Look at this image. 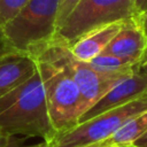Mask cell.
<instances>
[{
  "label": "cell",
  "instance_id": "obj_16",
  "mask_svg": "<svg viewBox=\"0 0 147 147\" xmlns=\"http://www.w3.org/2000/svg\"><path fill=\"white\" fill-rule=\"evenodd\" d=\"M21 142L22 141L18 140L17 142H15L10 147H53V142H47V141H44V140H42V142H38V144H34V145H29V146H23Z\"/></svg>",
  "mask_w": 147,
  "mask_h": 147
},
{
  "label": "cell",
  "instance_id": "obj_12",
  "mask_svg": "<svg viewBox=\"0 0 147 147\" xmlns=\"http://www.w3.org/2000/svg\"><path fill=\"white\" fill-rule=\"evenodd\" d=\"M87 63L94 70L107 75L129 76L140 71V62L105 53L99 54Z\"/></svg>",
  "mask_w": 147,
  "mask_h": 147
},
{
  "label": "cell",
  "instance_id": "obj_22",
  "mask_svg": "<svg viewBox=\"0 0 147 147\" xmlns=\"http://www.w3.org/2000/svg\"><path fill=\"white\" fill-rule=\"evenodd\" d=\"M119 147H138L136 145H127V146H119Z\"/></svg>",
  "mask_w": 147,
  "mask_h": 147
},
{
  "label": "cell",
  "instance_id": "obj_14",
  "mask_svg": "<svg viewBox=\"0 0 147 147\" xmlns=\"http://www.w3.org/2000/svg\"><path fill=\"white\" fill-rule=\"evenodd\" d=\"M80 0H60L59 1V13H57V28L63 23L68 15L72 11L76 5Z\"/></svg>",
  "mask_w": 147,
  "mask_h": 147
},
{
  "label": "cell",
  "instance_id": "obj_3",
  "mask_svg": "<svg viewBox=\"0 0 147 147\" xmlns=\"http://www.w3.org/2000/svg\"><path fill=\"white\" fill-rule=\"evenodd\" d=\"M60 0H29L22 9L2 25L8 52L33 56L49 42L57 31Z\"/></svg>",
  "mask_w": 147,
  "mask_h": 147
},
{
  "label": "cell",
  "instance_id": "obj_20",
  "mask_svg": "<svg viewBox=\"0 0 147 147\" xmlns=\"http://www.w3.org/2000/svg\"><path fill=\"white\" fill-rule=\"evenodd\" d=\"M138 17H139V21L142 24V26H144V29H145V31L147 33V10L145 13H142V14H139Z\"/></svg>",
  "mask_w": 147,
  "mask_h": 147
},
{
  "label": "cell",
  "instance_id": "obj_17",
  "mask_svg": "<svg viewBox=\"0 0 147 147\" xmlns=\"http://www.w3.org/2000/svg\"><path fill=\"white\" fill-rule=\"evenodd\" d=\"M134 8L137 14H142L147 10V0H134Z\"/></svg>",
  "mask_w": 147,
  "mask_h": 147
},
{
  "label": "cell",
  "instance_id": "obj_7",
  "mask_svg": "<svg viewBox=\"0 0 147 147\" xmlns=\"http://www.w3.org/2000/svg\"><path fill=\"white\" fill-rule=\"evenodd\" d=\"M145 94H147V75L141 71L129 75L116 83L99 101L88 108L79 117L78 123L85 122L106 110L127 103Z\"/></svg>",
  "mask_w": 147,
  "mask_h": 147
},
{
  "label": "cell",
  "instance_id": "obj_13",
  "mask_svg": "<svg viewBox=\"0 0 147 147\" xmlns=\"http://www.w3.org/2000/svg\"><path fill=\"white\" fill-rule=\"evenodd\" d=\"M29 0H0V25L13 18Z\"/></svg>",
  "mask_w": 147,
  "mask_h": 147
},
{
  "label": "cell",
  "instance_id": "obj_1",
  "mask_svg": "<svg viewBox=\"0 0 147 147\" xmlns=\"http://www.w3.org/2000/svg\"><path fill=\"white\" fill-rule=\"evenodd\" d=\"M67 53L68 45L55 37L52 42L33 55L56 139L74 129L83 114L82 96L68 68Z\"/></svg>",
  "mask_w": 147,
  "mask_h": 147
},
{
  "label": "cell",
  "instance_id": "obj_9",
  "mask_svg": "<svg viewBox=\"0 0 147 147\" xmlns=\"http://www.w3.org/2000/svg\"><path fill=\"white\" fill-rule=\"evenodd\" d=\"M38 71L37 61L26 53L9 51L0 55V98L17 88Z\"/></svg>",
  "mask_w": 147,
  "mask_h": 147
},
{
  "label": "cell",
  "instance_id": "obj_2",
  "mask_svg": "<svg viewBox=\"0 0 147 147\" xmlns=\"http://www.w3.org/2000/svg\"><path fill=\"white\" fill-rule=\"evenodd\" d=\"M0 132L37 137L54 142L44 85L37 71L24 84L0 98Z\"/></svg>",
  "mask_w": 147,
  "mask_h": 147
},
{
  "label": "cell",
  "instance_id": "obj_4",
  "mask_svg": "<svg viewBox=\"0 0 147 147\" xmlns=\"http://www.w3.org/2000/svg\"><path fill=\"white\" fill-rule=\"evenodd\" d=\"M136 15L134 0H80L57 28L55 37L70 46L93 29Z\"/></svg>",
  "mask_w": 147,
  "mask_h": 147
},
{
  "label": "cell",
  "instance_id": "obj_18",
  "mask_svg": "<svg viewBox=\"0 0 147 147\" xmlns=\"http://www.w3.org/2000/svg\"><path fill=\"white\" fill-rule=\"evenodd\" d=\"M8 52L7 46H6V41H5V37H3V32H2V26L0 25V55Z\"/></svg>",
  "mask_w": 147,
  "mask_h": 147
},
{
  "label": "cell",
  "instance_id": "obj_11",
  "mask_svg": "<svg viewBox=\"0 0 147 147\" xmlns=\"http://www.w3.org/2000/svg\"><path fill=\"white\" fill-rule=\"evenodd\" d=\"M146 131L147 111L132 117L131 119L125 122L119 129H117L111 136L90 147H119L133 145Z\"/></svg>",
  "mask_w": 147,
  "mask_h": 147
},
{
  "label": "cell",
  "instance_id": "obj_10",
  "mask_svg": "<svg viewBox=\"0 0 147 147\" xmlns=\"http://www.w3.org/2000/svg\"><path fill=\"white\" fill-rule=\"evenodd\" d=\"M123 22L106 24L88 31L87 33L79 37L74 44L68 46L70 53L77 60L88 62L103 52L106 46L121 29Z\"/></svg>",
  "mask_w": 147,
  "mask_h": 147
},
{
  "label": "cell",
  "instance_id": "obj_15",
  "mask_svg": "<svg viewBox=\"0 0 147 147\" xmlns=\"http://www.w3.org/2000/svg\"><path fill=\"white\" fill-rule=\"evenodd\" d=\"M18 140L20 139H17L15 136H10V134L0 132V147H10Z\"/></svg>",
  "mask_w": 147,
  "mask_h": 147
},
{
  "label": "cell",
  "instance_id": "obj_6",
  "mask_svg": "<svg viewBox=\"0 0 147 147\" xmlns=\"http://www.w3.org/2000/svg\"><path fill=\"white\" fill-rule=\"evenodd\" d=\"M67 64L82 96L83 114L96 101H99L116 83L126 77L107 75L94 70L88 65L87 62L79 61L74 57L69 51V47L67 53Z\"/></svg>",
  "mask_w": 147,
  "mask_h": 147
},
{
  "label": "cell",
  "instance_id": "obj_19",
  "mask_svg": "<svg viewBox=\"0 0 147 147\" xmlns=\"http://www.w3.org/2000/svg\"><path fill=\"white\" fill-rule=\"evenodd\" d=\"M133 145H136V146H138V147H147V131H146Z\"/></svg>",
  "mask_w": 147,
  "mask_h": 147
},
{
  "label": "cell",
  "instance_id": "obj_21",
  "mask_svg": "<svg viewBox=\"0 0 147 147\" xmlns=\"http://www.w3.org/2000/svg\"><path fill=\"white\" fill-rule=\"evenodd\" d=\"M140 71L144 72L145 75H147V52L140 62Z\"/></svg>",
  "mask_w": 147,
  "mask_h": 147
},
{
  "label": "cell",
  "instance_id": "obj_5",
  "mask_svg": "<svg viewBox=\"0 0 147 147\" xmlns=\"http://www.w3.org/2000/svg\"><path fill=\"white\" fill-rule=\"evenodd\" d=\"M145 111H147V94L78 123L74 129L59 137L53 142V147L93 146L111 136L125 122Z\"/></svg>",
  "mask_w": 147,
  "mask_h": 147
},
{
  "label": "cell",
  "instance_id": "obj_8",
  "mask_svg": "<svg viewBox=\"0 0 147 147\" xmlns=\"http://www.w3.org/2000/svg\"><path fill=\"white\" fill-rule=\"evenodd\" d=\"M147 52V33L138 15L123 22L102 53L141 62Z\"/></svg>",
  "mask_w": 147,
  "mask_h": 147
}]
</instances>
